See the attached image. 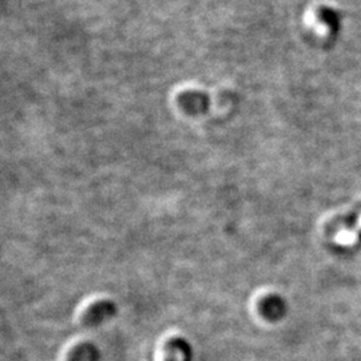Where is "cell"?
Here are the masks:
<instances>
[{
	"label": "cell",
	"mask_w": 361,
	"mask_h": 361,
	"mask_svg": "<svg viewBox=\"0 0 361 361\" xmlns=\"http://www.w3.org/2000/svg\"><path fill=\"white\" fill-rule=\"evenodd\" d=\"M191 348L187 337L178 329H169L155 342L154 361H187Z\"/></svg>",
	"instance_id": "3"
},
{
	"label": "cell",
	"mask_w": 361,
	"mask_h": 361,
	"mask_svg": "<svg viewBox=\"0 0 361 361\" xmlns=\"http://www.w3.org/2000/svg\"><path fill=\"white\" fill-rule=\"evenodd\" d=\"M56 361H104V348L97 336L78 332L62 344Z\"/></svg>",
	"instance_id": "2"
},
{
	"label": "cell",
	"mask_w": 361,
	"mask_h": 361,
	"mask_svg": "<svg viewBox=\"0 0 361 361\" xmlns=\"http://www.w3.org/2000/svg\"><path fill=\"white\" fill-rule=\"evenodd\" d=\"M121 313L117 299L107 292H93L84 296L73 312V324L79 332L95 335L114 324Z\"/></svg>",
	"instance_id": "1"
}]
</instances>
